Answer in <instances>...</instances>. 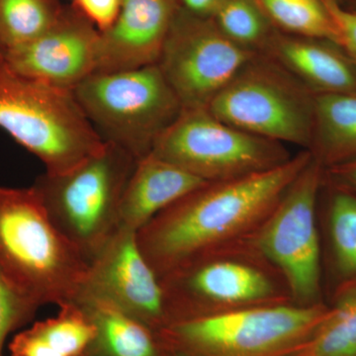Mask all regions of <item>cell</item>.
Returning a JSON list of instances; mask_svg holds the SVG:
<instances>
[{
    "mask_svg": "<svg viewBox=\"0 0 356 356\" xmlns=\"http://www.w3.org/2000/svg\"><path fill=\"white\" fill-rule=\"evenodd\" d=\"M304 149L280 166L208 182L138 232L140 252L159 280L202 257L252 242L312 159Z\"/></svg>",
    "mask_w": 356,
    "mask_h": 356,
    "instance_id": "obj_1",
    "label": "cell"
},
{
    "mask_svg": "<svg viewBox=\"0 0 356 356\" xmlns=\"http://www.w3.org/2000/svg\"><path fill=\"white\" fill-rule=\"evenodd\" d=\"M88 264L54 225L34 187H0V271L39 307L74 302Z\"/></svg>",
    "mask_w": 356,
    "mask_h": 356,
    "instance_id": "obj_2",
    "label": "cell"
},
{
    "mask_svg": "<svg viewBox=\"0 0 356 356\" xmlns=\"http://www.w3.org/2000/svg\"><path fill=\"white\" fill-rule=\"evenodd\" d=\"M0 128L37 156L50 175L74 170L105 144L74 91L21 74L1 55Z\"/></svg>",
    "mask_w": 356,
    "mask_h": 356,
    "instance_id": "obj_3",
    "label": "cell"
},
{
    "mask_svg": "<svg viewBox=\"0 0 356 356\" xmlns=\"http://www.w3.org/2000/svg\"><path fill=\"white\" fill-rule=\"evenodd\" d=\"M136 163L127 152L105 142L74 170L44 172L32 185L51 221L88 264L119 228L122 198Z\"/></svg>",
    "mask_w": 356,
    "mask_h": 356,
    "instance_id": "obj_4",
    "label": "cell"
},
{
    "mask_svg": "<svg viewBox=\"0 0 356 356\" xmlns=\"http://www.w3.org/2000/svg\"><path fill=\"white\" fill-rule=\"evenodd\" d=\"M329 313L324 302L252 307L170 323L158 336L177 356H291Z\"/></svg>",
    "mask_w": 356,
    "mask_h": 356,
    "instance_id": "obj_5",
    "label": "cell"
},
{
    "mask_svg": "<svg viewBox=\"0 0 356 356\" xmlns=\"http://www.w3.org/2000/svg\"><path fill=\"white\" fill-rule=\"evenodd\" d=\"M159 280L168 324L252 307L293 303L280 274L252 242L185 264Z\"/></svg>",
    "mask_w": 356,
    "mask_h": 356,
    "instance_id": "obj_6",
    "label": "cell"
},
{
    "mask_svg": "<svg viewBox=\"0 0 356 356\" xmlns=\"http://www.w3.org/2000/svg\"><path fill=\"white\" fill-rule=\"evenodd\" d=\"M77 102L104 142L136 161L152 154L182 106L158 65L118 72H95L74 90Z\"/></svg>",
    "mask_w": 356,
    "mask_h": 356,
    "instance_id": "obj_7",
    "label": "cell"
},
{
    "mask_svg": "<svg viewBox=\"0 0 356 356\" xmlns=\"http://www.w3.org/2000/svg\"><path fill=\"white\" fill-rule=\"evenodd\" d=\"M315 98L282 65L257 54L210 103L220 120L264 139L310 151Z\"/></svg>",
    "mask_w": 356,
    "mask_h": 356,
    "instance_id": "obj_8",
    "label": "cell"
},
{
    "mask_svg": "<svg viewBox=\"0 0 356 356\" xmlns=\"http://www.w3.org/2000/svg\"><path fill=\"white\" fill-rule=\"evenodd\" d=\"M324 172V166L312 156L252 240L298 305L323 303L317 206Z\"/></svg>",
    "mask_w": 356,
    "mask_h": 356,
    "instance_id": "obj_9",
    "label": "cell"
},
{
    "mask_svg": "<svg viewBox=\"0 0 356 356\" xmlns=\"http://www.w3.org/2000/svg\"><path fill=\"white\" fill-rule=\"evenodd\" d=\"M152 154L207 182L264 172L292 158L284 145L229 125L208 109L182 110Z\"/></svg>",
    "mask_w": 356,
    "mask_h": 356,
    "instance_id": "obj_10",
    "label": "cell"
},
{
    "mask_svg": "<svg viewBox=\"0 0 356 356\" xmlns=\"http://www.w3.org/2000/svg\"><path fill=\"white\" fill-rule=\"evenodd\" d=\"M254 55L222 34L214 20L180 6L156 65L182 110L207 109Z\"/></svg>",
    "mask_w": 356,
    "mask_h": 356,
    "instance_id": "obj_11",
    "label": "cell"
},
{
    "mask_svg": "<svg viewBox=\"0 0 356 356\" xmlns=\"http://www.w3.org/2000/svg\"><path fill=\"white\" fill-rule=\"evenodd\" d=\"M88 299L108 302L156 334L168 324L161 280L140 252L136 232L118 228L89 262L72 303Z\"/></svg>",
    "mask_w": 356,
    "mask_h": 356,
    "instance_id": "obj_12",
    "label": "cell"
},
{
    "mask_svg": "<svg viewBox=\"0 0 356 356\" xmlns=\"http://www.w3.org/2000/svg\"><path fill=\"white\" fill-rule=\"evenodd\" d=\"M100 31L74 4L39 38L0 54L26 76L74 91L97 70Z\"/></svg>",
    "mask_w": 356,
    "mask_h": 356,
    "instance_id": "obj_13",
    "label": "cell"
},
{
    "mask_svg": "<svg viewBox=\"0 0 356 356\" xmlns=\"http://www.w3.org/2000/svg\"><path fill=\"white\" fill-rule=\"evenodd\" d=\"M179 7L178 0H122L116 19L100 32L96 72L158 64Z\"/></svg>",
    "mask_w": 356,
    "mask_h": 356,
    "instance_id": "obj_14",
    "label": "cell"
},
{
    "mask_svg": "<svg viewBox=\"0 0 356 356\" xmlns=\"http://www.w3.org/2000/svg\"><path fill=\"white\" fill-rule=\"evenodd\" d=\"M264 54L314 95L356 92L355 63L332 42L275 32Z\"/></svg>",
    "mask_w": 356,
    "mask_h": 356,
    "instance_id": "obj_15",
    "label": "cell"
},
{
    "mask_svg": "<svg viewBox=\"0 0 356 356\" xmlns=\"http://www.w3.org/2000/svg\"><path fill=\"white\" fill-rule=\"evenodd\" d=\"M206 184L184 168L149 154L137 161L129 179L119 228L138 233L159 213Z\"/></svg>",
    "mask_w": 356,
    "mask_h": 356,
    "instance_id": "obj_16",
    "label": "cell"
},
{
    "mask_svg": "<svg viewBox=\"0 0 356 356\" xmlns=\"http://www.w3.org/2000/svg\"><path fill=\"white\" fill-rule=\"evenodd\" d=\"M97 329L91 356H163L165 348L153 329L112 305L97 299L76 302Z\"/></svg>",
    "mask_w": 356,
    "mask_h": 356,
    "instance_id": "obj_17",
    "label": "cell"
},
{
    "mask_svg": "<svg viewBox=\"0 0 356 356\" xmlns=\"http://www.w3.org/2000/svg\"><path fill=\"white\" fill-rule=\"evenodd\" d=\"M325 168L356 159V92L317 95L310 149Z\"/></svg>",
    "mask_w": 356,
    "mask_h": 356,
    "instance_id": "obj_18",
    "label": "cell"
},
{
    "mask_svg": "<svg viewBox=\"0 0 356 356\" xmlns=\"http://www.w3.org/2000/svg\"><path fill=\"white\" fill-rule=\"evenodd\" d=\"M291 356H356V278L341 285L325 322Z\"/></svg>",
    "mask_w": 356,
    "mask_h": 356,
    "instance_id": "obj_19",
    "label": "cell"
},
{
    "mask_svg": "<svg viewBox=\"0 0 356 356\" xmlns=\"http://www.w3.org/2000/svg\"><path fill=\"white\" fill-rule=\"evenodd\" d=\"M64 8L60 0H0V54L39 38Z\"/></svg>",
    "mask_w": 356,
    "mask_h": 356,
    "instance_id": "obj_20",
    "label": "cell"
},
{
    "mask_svg": "<svg viewBox=\"0 0 356 356\" xmlns=\"http://www.w3.org/2000/svg\"><path fill=\"white\" fill-rule=\"evenodd\" d=\"M267 18L293 36L327 40L339 46L336 23L324 0H257Z\"/></svg>",
    "mask_w": 356,
    "mask_h": 356,
    "instance_id": "obj_21",
    "label": "cell"
},
{
    "mask_svg": "<svg viewBox=\"0 0 356 356\" xmlns=\"http://www.w3.org/2000/svg\"><path fill=\"white\" fill-rule=\"evenodd\" d=\"M30 327L58 355H92L97 329L88 313L76 303L60 306L56 317L39 321Z\"/></svg>",
    "mask_w": 356,
    "mask_h": 356,
    "instance_id": "obj_22",
    "label": "cell"
},
{
    "mask_svg": "<svg viewBox=\"0 0 356 356\" xmlns=\"http://www.w3.org/2000/svg\"><path fill=\"white\" fill-rule=\"evenodd\" d=\"M212 19L234 43L254 54H264L275 34L257 0H225Z\"/></svg>",
    "mask_w": 356,
    "mask_h": 356,
    "instance_id": "obj_23",
    "label": "cell"
},
{
    "mask_svg": "<svg viewBox=\"0 0 356 356\" xmlns=\"http://www.w3.org/2000/svg\"><path fill=\"white\" fill-rule=\"evenodd\" d=\"M334 189L329 204V235L337 273L343 283L356 278V194Z\"/></svg>",
    "mask_w": 356,
    "mask_h": 356,
    "instance_id": "obj_24",
    "label": "cell"
},
{
    "mask_svg": "<svg viewBox=\"0 0 356 356\" xmlns=\"http://www.w3.org/2000/svg\"><path fill=\"white\" fill-rule=\"evenodd\" d=\"M40 307L26 297L0 271V356L7 337L31 322Z\"/></svg>",
    "mask_w": 356,
    "mask_h": 356,
    "instance_id": "obj_25",
    "label": "cell"
},
{
    "mask_svg": "<svg viewBox=\"0 0 356 356\" xmlns=\"http://www.w3.org/2000/svg\"><path fill=\"white\" fill-rule=\"evenodd\" d=\"M324 1L339 30V47L356 65V11L343 8L337 0Z\"/></svg>",
    "mask_w": 356,
    "mask_h": 356,
    "instance_id": "obj_26",
    "label": "cell"
},
{
    "mask_svg": "<svg viewBox=\"0 0 356 356\" xmlns=\"http://www.w3.org/2000/svg\"><path fill=\"white\" fill-rule=\"evenodd\" d=\"M11 356H60L51 351L31 327L18 332L8 344Z\"/></svg>",
    "mask_w": 356,
    "mask_h": 356,
    "instance_id": "obj_27",
    "label": "cell"
},
{
    "mask_svg": "<svg viewBox=\"0 0 356 356\" xmlns=\"http://www.w3.org/2000/svg\"><path fill=\"white\" fill-rule=\"evenodd\" d=\"M324 180L330 182L332 187L344 189L356 194V159L325 168Z\"/></svg>",
    "mask_w": 356,
    "mask_h": 356,
    "instance_id": "obj_28",
    "label": "cell"
},
{
    "mask_svg": "<svg viewBox=\"0 0 356 356\" xmlns=\"http://www.w3.org/2000/svg\"><path fill=\"white\" fill-rule=\"evenodd\" d=\"M184 10L201 18L212 19L225 0H178Z\"/></svg>",
    "mask_w": 356,
    "mask_h": 356,
    "instance_id": "obj_29",
    "label": "cell"
},
{
    "mask_svg": "<svg viewBox=\"0 0 356 356\" xmlns=\"http://www.w3.org/2000/svg\"><path fill=\"white\" fill-rule=\"evenodd\" d=\"M166 350V348H165ZM163 356H177L175 355V353H172V351H170L168 350H166L165 355Z\"/></svg>",
    "mask_w": 356,
    "mask_h": 356,
    "instance_id": "obj_30",
    "label": "cell"
},
{
    "mask_svg": "<svg viewBox=\"0 0 356 356\" xmlns=\"http://www.w3.org/2000/svg\"><path fill=\"white\" fill-rule=\"evenodd\" d=\"M81 0H72V4H77L79 2H81Z\"/></svg>",
    "mask_w": 356,
    "mask_h": 356,
    "instance_id": "obj_31",
    "label": "cell"
}]
</instances>
